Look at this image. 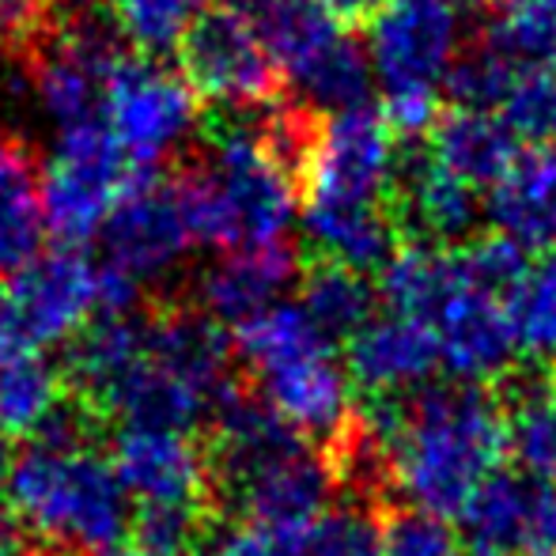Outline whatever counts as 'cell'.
Masks as SVG:
<instances>
[{"instance_id":"cell-1","label":"cell","mask_w":556,"mask_h":556,"mask_svg":"<svg viewBox=\"0 0 556 556\" xmlns=\"http://www.w3.org/2000/svg\"><path fill=\"white\" fill-rule=\"evenodd\" d=\"M175 182L193 242L224 254L285 247L303 208L300 178L269 144L265 106L208 114L201 122V155Z\"/></svg>"},{"instance_id":"cell-2","label":"cell","mask_w":556,"mask_h":556,"mask_svg":"<svg viewBox=\"0 0 556 556\" xmlns=\"http://www.w3.org/2000/svg\"><path fill=\"white\" fill-rule=\"evenodd\" d=\"M507 417L496 390L473 382L425 387L405 402L394 440V489L413 511L454 519L496 473Z\"/></svg>"},{"instance_id":"cell-3","label":"cell","mask_w":556,"mask_h":556,"mask_svg":"<svg viewBox=\"0 0 556 556\" xmlns=\"http://www.w3.org/2000/svg\"><path fill=\"white\" fill-rule=\"evenodd\" d=\"M15 530L53 553L103 556L132 530V504L91 443H27L0 477Z\"/></svg>"},{"instance_id":"cell-4","label":"cell","mask_w":556,"mask_h":556,"mask_svg":"<svg viewBox=\"0 0 556 556\" xmlns=\"http://www.w3.org/2000/svg\"><path fill=\"white\" fill-rule=\"evenodd\" d=\"M235 359L250 371L257 402L273 409L303 440L341 443L352 432L356 387L337 359L333 341L307 318L300 303H273L235 330Z\"/></svg>"},{"instance_id":"cell-5","label":"cell","mask_w":556,"mask_h":556,"mask_svg":"<svg viewBox=\"0 0 556 556\" xmlns=\"http://www.w3.org/2000/svg\"><path fill=\"white\" fill-rule=\"evenodd\" d=\"M129 175V155L122 152L103 117L76 125V129H61L53 160L42 175V190H38L50 235H58L61 247L73 250L103 235Z\"/></svg>"},{"instance_id":"cell-6","label":"cell","mask_w":556,"mask_h":556,"mask_svg":"<svg viewBox=\"0 0 556 556\" xmlns=\"http://www.w3.org/2000/svg\"><path fill=\"white\" fill-rule=\"evenodd\" d=\"M382 99L440 96L462 53V23L451 0H387L364 38Z\"/></svg>"},{"instance_id":"cell-7","label":"cell","mask_w":556,"mask_h":556,"mask_svg":"<svg viewBox=\"0 0 556 556\" xmlns=\"http://www.w3.org/2000/svg\"><path fill=\"white\" fill-rule=\"evenodd\" d=\"M99 307V265L84 250H46L0 292V341L20 349L76 341Z\"/></svg>"},{"instance_id":"cell-8","label":"cell","mask_w":556,"mask_h":556,"mask_svg":"<svg viewBox=\"0 0 556 556\" xmlns=\"http://www.w3.org/2000/svg\"><path fill=\"white\" fill-rule=\"evenodd\" d=\"M103 122L132 167H160L198 132V96L182 73L129 53L106 84Z\"/></svg>"},{"instance_id":"cell-9","label":"cell","mask_w":556,"mask_h":556,"mask_svg":"<svg viewBox=\"0 0 556 556\" xmlns=\"http://www.w3.org/2000/svg\"><path fill=\"white\" fill-rule=\"evenodd\" d=\"M175 53L193 96L216 111H257L277 103V61L254 23L231 8H208Z\"/></svg>"},{"instance_id":"cell-10","label":"cell","mask_w":556,"mask_h":556,"mask_svg":"<svg viewBox=\"0 0 556 556\" xmlns=\"http://www.w3.org/2000/svg\"><path fill=\"white\" fill-rule=\"evenodd\" d=\"M394 129L371 106L326 114L315 125L307 160L300 170L303 198L349 201V205H382L397 182Z\"/></svg>"},{"instance_id":"cell-11","label":"cell","mask_w":556,"mask_h":556,"mask_svg":"<svg viewBox=\"0 0 556 556\" xmlns=\"http://www.w3.org/2000/svg\"><path fill=\"white\" fill-rule=\"evenodd\" d=\"M193 231L178 198V182L160 167H132L111 220L103 227L106 265L132 285H155L186 262Z\"/></svg>"},{"instance_id":"cell-12","label":"cell","mask_w":556,"mask_h":556,"mask_svg":"<svg viewBox=\"0 0 556 556\" xmlns=\"http://www.w3.org/2000/svg\"><path fill=\"white\" fill-rule=\"evenodd\" d=\"M473 556H556V489L522 473H492L462 507Z\"/></svg>"},{"instance_id":"cell-13","label":"cell","mask_w":556,"mask_h":556,"mask_svg":"<svg viewBox=\"0 0 556 556\" xmlns=\"http://www.w3.org/2000/svg\"><path fill=\"white\" fill-rule=\"evenodd\" d=\"M111 466L129 504H205L213 458L190 432L163 428H122L111 443Z\"/></svg>"},{"instance_id":"cell-14","label":"cell","mask_w":556,"mask_h":556,"mask_svg":"<svg viewBox=\"0 0 556 556\" xmlns=\"http://www.w3.org/2000/svg\"><path fill=\"white\" fill-rule=\"evenodd\" d=\"M352 387L371 397L417 394L443 367L440 337L428 323L405 315H375L344 352Z\"/></svg>"},{"instance_id":"cell-15","label":"cell","mask_w":556,"mask_h":556,"mask_svg":"<svg viewBox=\"0 0 556 556\" xmlns=\"http://www.w3.org/2000/svg\"><path fill=\"white\" fill-rule=\"evenodd\" d=\"M432 330L440 337L443 367L454 375V382L484 387V382L515 371L519 344H515V330L507 323L504 300L477 288L473 280H466L443 303V311L432 318Z\"/></svg>"},{"instance_id":"cell-16","label":"cell","mask_w":556,"mask_h":556,"mask_svg":"<svg viewBox=\"0 0 556 556\" xmlns=\"http://www.w3.org/2000/svg\"><path fill=\"white\" fill-rule=\"evenodd\" d=\"M337 489L333 458H323L315 446H295L292 454L277 458L242 481L227 496L247 511L250 522H262L269 530L292 538H307V530L330 511V500Z\"/></svg>"},{"instance_id":"cell-17","label":"cell","mask_w":556,"mask_h":556,"mask_svg":"<svg viewBox=\"0 0 556 556\" xmlns=\"http://www.w3.org/2000/svg\"><path fill=\"white\" fill-rule=\"evenodd\" d=\"M300 277L292 247H257V250H231L220 254L213 265L198 273L193 300L198 311L213 323H227L239 330L254 315L280 303L285 288Z\"/></svg>"},{"instance_id":"cell-18","label":"cell","mask_w":556,"mask_h":556,"mask_svg":"<svg viewBox=\"0 0 556 556\" xmlns=\"http://www.w3.org/2000/svg\"><path fill=\"white\" fill-rule=\"evenodd\" d=\"M144 344L148 356L167 375H175L182 387L205 397L213 413L235 394V344L224 337L220 323H213L201 311H163V315H155L152 323H144Z\"/></svg>"},{"instance_id":"cell-19","label":"cell","mask_w":556,"mask_h":556,"mask_svg":"<svg viewBox=\"0 0 556 556\" xmlns=\"http://www.w3.org/2000/svg\"><path fill=\"white\" fill-rule=\"evenodd\" d=\"M397 220L420 235V242L446 247L462 242L481 224V201L477 190L454 178L432 152H409L397 163Z\"/></svg>"},{"instance_id":"cell-20","label":"cell","mask_w":556,"mask_h":556,"mask_svg":"<svg viewBox=\"0 0 556 556\" xmlns=\"http://www.w3.org/2000/svg\"><path fill=\"white\" fill-rule=\"evenodd\" d=\"M303 239L318 262L344 265L352 273H375L394 257L397 224L382 205H349V201L303 198Z\"/></svg>"},{"instance_id":"cell-21","label":"cell","mask_w":556,"mask_h":556,"mask_svg":"<svg viewBox=\"0 0 556 556\" xmlns=\"http://www.w3.org/2000/svg\"><path fill=\"white\" fill-rule=\"evenodd\" d=\"M489 213L496 235L519 242L522 250L556 247V152L534 148L519 152L489 190Z\"/></svg>"},{"instance_id":"cell-22","label":"cell","mask_w":556,"mask_h":556,"mask_svg":"<svg viewBox=\"0 0 556 556\" xmlns=\"http://www.w3.org/2000/svg\"><path fill=\"white\" fill-rule=\"evenodd\" d=\"M303 443L307 440L295 435L257 397L231 394L213 417V454L208 458H213V473L224 481V489L235 492L242 481H250Z\"/></svg>"},{"instance_id":"cell-23","label":"cell","mask_w":556,"mask_h":556,"mask_svg":"<svg viewBox=\"0 0 556 556\" xmlns=\"http://www.w3.org/2000/svg\"><path fill=\"white\" fill-rule=\"evenodd\" d=\"M507 417V454L522 477L538 484L556 481V390L542 371L515 367L496 390Z\"/></svg>"},{"instance_id":"cell-24","label":"cell","mask_w":556,"mask_h":556,"mask_svg":"<svg viewBox=\"0 0 556 556\" xmlns=\"http://www.w3.org/2000/svg\"><path fill=\"white\" fill-rule=\"evenodd\" d=\"M469 280L462 250L432 247V242H409L397 247L394 257L379 269V300L390 315L420 318L432 326L443 303Z\"/></svg>"},{"instance_id":"cell-25","label":"cell","mask_w":556,"mask_h":556,"mask_svg":"<svg viewBox=\"0 0 556 556\" xmlns=\"http://www.w3.org/2000/svg\"><path fill=\"white\" fill-rule=\"evenodd\" d=\"M515 140L519 137L507 129V122L500 114L454 106L451 114H443L435 122L428 152L466 186H473V190L489 186L492 190L504 178V170L515 163V155H519Z\"/></svg>"},{"instance_id":"cell-26","label":"cell","mask_w":556,"mask_h":556,"mask_svg":"<svg viewBox=\"0 0 556 556\" xmlns=\"http://www.w3.org/2000/svg\"><path fill=\"white\" fill-rule=\"evenodd\" d=\"M65 405L61 371L38 349L0 341V440L35 443Z\"/></svg>"},{"instance_id":"cell-27","label":"cell","mask_w":556,"mask_h":556,"mask_svg":"<svg viewBox=\"0 0 556 556\" xmlns=\"http://www.w3.org/2000/svg\"><path fill=\"white\" fill-rule=\"evenodd\" d=\"M379 288L364 273H352L333 262H315L300 273V307L323 330L326 341H352L375 318Z\"/></svg>"},{"instance_id":"cell-28","label":"cell","mask_w":556,"mask_h":556,"mask_svg":"<svg viewBox=\"0 0 556 556\" xmlns=\"http://www.w3.org/2000/svg\"><path fill=\"white\" fill-rule=\"evenodd\" d=\"M140 352H144V323L132 315H99L76 341H68V375L91 402H99V394L117 375L137 364Z\"/></svg>"},{"instance_id":"cell-29","label":"cell","mask_w":556,"mask_h":556,"mask_svg":"<svg viewBox=\"0 0 556 556\" xmlns=\"http://www.w3.org/2000/svg\"><path fill=\"white\" fill-rule=\"evenodd\" d=\"M489 42L519 68H556V0H496Z\"/></svg>"},{"instance_id":"cell-30","label":"cell","mask_w":556,"mask_h":556,"mask_svg":"<svg viewBox=\"0 0 556 556\" xmlns=\"http://www.w3.org/2000/svg\"><path fill=\"white\" fill-rule=\"evenodd\" d=\"M507 323L519 352L534 359H556V262H538L504 295Z\"/></svg>"},{"instance_id":"cell-31","label":"cell","mask_w":556,"mask_h":556,"mask_svg":"<svg viewBox=\"0 0 556 556\" xmlns=\"http://www.w3.org/2000/svg\"><path fill=\"white\" fill-rule=\"evenodd\" d=\"M208 12V0H122L117 27L125 42L140 58H155L178 50L190 27Z\"/></svg>"},{"instance_id":"cell-32","label":"cell","mask_w":556,"mask_h":556,"mask_svg":"<svg viewBox=\"0 0 556 556\" xmlns=\"http://www.w3.org/2000/svg\"><path fill=\"white\" fill-rule=\"evenodd\" d=\"M522 68L515 61H507L504 53L492 42L473 46V50H462L454 61L451 76H446V96L454 99V106L462 111H489L492 106H504L507 91H511L515 76Z\"/></svg>"},{"instance_id":"cell-33","label":"cell","mask_w":556,"mask_h":556,"mask_svg":"<svg viewBox=\"0 0 556 556\" xmlns=\"http://www.w3.org/2000/svg\"><path fill=\"white\" fill-rule=\"evenodd\" d=\"M46 216L35 186L0 193V277H20L46 254Z\"/></svg>"},{"instance_id":"cell-34","label":"cell","mask_w":556,"mask_h":556,"mask_svg":"<svg viewBox=\"0 0 556 556\" xmlns=\"http://www.w3.org/2000/svg\"><path fill=\"white\" fill-rule=\"evenodd\" d=\"M303 556H387L379 515L364 500L330 507L303 538Z\"/></svg>"},{"instance_id":"cell-35","label":"cell","mask_w":556,"mask_h":556,"mask_svg":"<svg viewBox=\"0 0 556 556\" xmlns=\"http://www.w3.org/2000/svg\"><path fill=\"white\" fill-rule=\"evenodd\" d=\"M132 534L148 556H193L205 545V504L132 507Z\"/></svg>"},{"instance_id":"cell-36","label":"cell","mask_w":556,"mask_h":556,"mask_svg":"<svg viewBox=\"0 0 556 556\" xmlns=\"http://www.w3.org/2000/svg\"><path fill=\"white\" fill-rule=\"evenodd\" d=\"M500 117L507 129L534 144H553L556 129V68H522L507 91Z\"/></svg>"},{"instance_id":"cell-37","label":"cell","mask_w":556,"mask_h":556,"mask_svg":"<svg viewBox=\"0 0 556 556\" xmlns=\"http://www.w3.org/2000/svg\"><path fill=\"white\" fill-rule=\"evenodd\" d=\"M382 553L387 556H466V542L451 519L425 511H394L382 522Z\"/></svg>"},{"instance_id":"cell-38","label":"cell","mask_w":556,"mask_h":556,"mask_svg":"<svg viewBox=\"0 0 556 556\" xmlns=\"http://www.w3.org/2000/svg\"><path fill=\"white\" fill-rule=\"evenodd\" d=\"M462 262H466L469 280H473L477 288H484V292L500 295V300H504V295L511 292V288L519 285L530 269L527 250H522L519 242L496 235V231L469 242V247L462 250Z\"/></svg>"},{"instance_id":"cell-39","label":"cell","mask_w":556,"mask_h":556,"mask_svg":"<svg viewBox=\"0 0 556 556\" xmlns=\"http://www.w3.org/2000/svg\"><path fill=\"white\" fill-rule=\"evenodd\" d=\"M205 556H303V538L280 534V530L247 519L216 534Z\"/></svg>"},{"instance_id":"cell-40","label":"cell","mask_w":556,"mask_h":556,"mask_svg":"<svg viewBox=\"0 0 556 556\" xmlns=\"http://www.w3.org/2000/svg\"><path fill=\"white\" fill-rule=\"evenodd\" d=\"M440 96H394L382 99V122L405 137H420L425 129H435L440 122Z\"/></svg>"},{"instance_id":"cell-41","label":"cell","mask_w":556,"mask_h":556,"mask_svg":"<svg viewBox=\"0 0 556 556\" xmlns=\"http://www.w3.org/2000/svg\"><path fill=\"white\" fill-rule=\"evenodd\" d=\"M35 178V152L23 137L0 129V193L23 190Z\"/></svg>"},{"instance_id":"cell-42","label":"cell","mask_w":556,"mask_h":556,"mask_svg":"<svg viewBox=\"0 0 556 556\" xmlns=\"http://www.w3.org/2000/svg\"><path fill=\"white\" fill-rule=\"evenodd\" d=\"M326 15H333L337 23H359V20H371L387 0H315Z\"/></svg>"},{"instance_id":"cell-43","label":"cell","mask_w":556,"mask_h":556,"mask_svg":"<svg viewBox=\"0 0 556 556\" xmlns=\"http://www.w3.org/2000/svg\"><path fill=\"white\" fill-rule=\"evenodd\" d=\"M269 4V0H224V8H231V12H239V15H247V20H254L262 8Z\"/></svg>"},{"instance_id":"cell-44","label":"cell","mask_w":556,"mask_h":556,"mask_svg":"<svg viewBox=\"0 0 556 556\" xmlns=\"http://www.w3.org/2000/svg\"><path fill=\"white\" fill-rule=\"evenodd\" d=\"M65 8H84V12H106V4H114V0H61Z\"/></svg>"},{"instance_id":"cell-45","label":"cell","mask_w":556,"mask_h":556,"mask_svg":"<svg viewBox=\"0 0 556 556\" xmlns=\"http://www.w3.org/2000/svg\"><path fill=\"white\" fill-rule=\"evenodd\" d=\"M0 556H27V553H23V545L15 542V538L0 534Z\"/></svg>"},{"instance_id":"cell-46","label":"cell","mask_w":556,"mask_h":556,"mask_svg":"<svg viewBox=\"0 0 556 556\" xmlns=\"http://www.w3.org/2000/svg\"><path fill=\"white\" fill-rule=\"evenodd\" d=\"M103 556H148V553H140V549H122V545H117V549L103 553Z\"/></svg>"},{"instance_id":"cell-47","label":"cell","mask_w":556,"mask_h":556,"mask_svg":"<svg viewBox=\"0 0 556 556\" xmlns=\"http://www.w3.org/2000/svg\"><path fill=\"white\" fill-rule=\"evenodd\" d=\"M4 469H8V458H4V440H0V477H4Z\"/></svg>"},{"instance_id":"cell-48","label":"cell","mask_w":556,"mask_h":556,"mask_svg":"<svg viewBox=\"0 0 556 556\" xmlns=\"http://www.w3.org/2000/svg\"><path fill=\"white\" fill-rule=\"evenodd\" d=\"M451 4L458 8V4H477V0H451Z\"/></svg>"},{"instance_id":"cell-49","label":"cell","mask_w":556,"mask_h":556,"mask_svg":"<svg viewBox=\"0 0 556 556\" xmlns=\"http://www.w3.org/2000/svg\"><path fill=\"white\" fill-rule=\"evenodd\" d=\"M549 379H553V390H556V359H553V371H549Z\"/></svg>"},{"instance_id":"cell-50","label":"cell","mask_w":556,"mask_h":556,"mask_svg":"<svg viewBox=\"0 0 556 556\" xmlns=\"http://www.w3.org/2000/svg\"><path fill=\"white\" fill-rule=\"evenodd\" d=\"M553 152H556V129H553Z\"/></svg>"}]
</instances>
